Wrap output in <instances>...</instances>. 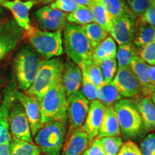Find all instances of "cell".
Instances as JSON below:
<instances>
[{
    "label": "cell",
    "mask_w": 155,
    "mask_h": 155,
    "mask_svg": "<svg viewBox=\"0 0 155 155\" xmlns=\"http://www.w3.org/2000/svg\"><path fill=\"white\" fill-rule=\"evenodd\" d=\"M106 108V106L98 100L93 101L90 103L88 114L82 127L88 135L90 143L98 135L105 114Z\"/></svg>",
    "instance_id": "cell-16"
},
{
    "label": "cell",
    "mask_w": 155,
    "mask_h": 155,
    "mask_svg": "<svg viewBox=\"0 0 155 155\" xmlns=\"http://www.w3.org/2000/svg\"><path fill=\"white\" fill-rule=\"evenodd\" d=\"M37 3L33 0L25 2L22 0H0V5L11 12L14 17L13 19L25 30H28L31 27L29 13Z\"/></svg>",
    "instance_id": "cell-17"
},
{
    "label": "cell",
    "mask_w": 155,
    "mask_h": 155,
    "mask_svg": "<svg viewBox=\"0 0 155 155\" xmlns=\"http://www.w3.org/2000/svg\"><path fill=\"white\" fill-rule=\"evenodd\" d=\"M82 155H105L103 150L101 139L95 138Z\"/></svg>",
    "instance_id": "cell-42"
},
{
    "label": "cell",
    "mask_w": 155,
    "mask_h": 155,
    "mask_svg": "<svg viewBox=\"0 0 155 155\" xmlns=\"http://www.w3.org/2000/svg\"><path fill=\"white\" fill-rule=\"evenodd\" d=\"M120 127L125 138H136L144 129L142 120L133 99L122 98L113 104Z\"/></svg>",
    "instance_id": "cell-6"
},
{
    "label": "cell",
    "mask_w": 155,
    "mask_h": 155,
    "mask_svg": "<svg viewBox=\"0 0 155 155\" xmlns=\"http://www.w3.org/2000/svg\"><path fill=\"white\" fill-rule=\"evenodd\" d=\"M88 7L94 16V22L109 33L111 29L113 18L106 11L101 2H92Z\"/></svg>",
    "instance_id": "cell-27"
},
{
    "label": "cell",
    "mask_w": 155,
    "mask_h": 155,
    "mask_svg": "<svg viewBox=\"0 0 155 155\" xmlns=\"http://www.w3.org/2000/svg\"><path fill=\"white\" fill-rule=\"evenodd\" d=\"M82 93L83 96L86 97V98L89 102H91L93 101L97 100V92H98V88L91 82L87 80L82 78Z\"/></svg>",
    "instance_id": "cell-39"
},
{
    "label": "cell",
    "mask_w": 155,
    "mask_h": 155,
    "mask_svg": "<svg viewBox=\"0 0 155 155\" xmlns=\"http://www.w3.org/2000/svg\"><path fill=\"white\" fill-rule=\"evenodd\" d=\"M66 13L45 6L35 12V17L40 30L55 32L64 30L68 22Z\"/></svg>",
    "instance_id": "cell-12"
},
{
    "label": "cell",
    "mask_w": 155,
    "mask_h": 155,
    "mask_svg": "<svg viewBox=\"0 0 155 155\" xmlns=\"http://www.w3.org/2000/svg\"><path fill=\"white\" fill-rule=\"evenodd\" d=\"M67 21L68 23L83 26L94 22V19L88 7L80 6L76 10L67 15Z\"/></svg>",
    "instance_id": "cell-31"
},
{
    "label": "cell",
    "mask_w": 155,
    "mask_h": 155,
    "mask_svg": "<svg viewBox=\"0 0 155 155\" xmlns=\"http://www.w3.org/2000/svg\"><path fill=\"white\" fill-rule=\"evenodd\" d=\"M121 135L119 122L113 105L106 106L104 119L96 137L101 139L104 137H118Z\"/></svg>",
    "instance_id": "cell-21"
},
{
    "label": "cell",
    "mask_w": 155,
    "mask_h": 155,
    "mask_svg": "<svg viewBox=\"0 0 155 155\" xmlns=\"http://www.w3.org/2000/svg\"><path fill=\"white\" fill-rule=\"evenodd\" d=\"M81 5H78L73 0H55L50 5V7L63 12L71 13L76 10Z\"/></svg>",
    "instance_id": "cell-37"
},
{
    "label": "cell",
    "mask_w": 155,
    "mask_h": 155,
    "mask_svg": "<svg viewBox=\"0 0 155 155\" xmlns=\"http://www.w3.org/2000/svg\"><path fill=\"white\" fill-rule=\"evenodd\" d=\"M117 155H141L140 148L132 141H127L122 144Z\"/></svg>",
    "instance_id": "cell-40"
},
{
    "label": "cell",
    "mask_w": 155,
    "mask_h": 155,
    "mask_svg": "<svg viewBox=\"0 0 155 155\" xmlns=\"http://www.w3.org/2000/svg\"><path fill=\"white\" fill-rule=\"evenodd\" d=\"M149 66L150 65H147L139 56H136L131 62V69L140 82L142 88V96L150 97V95L155 91V88L149 80L147 74Z\"/></svg>",
    "instance_id": "cell-22"
},
{
    "label": "cell",
    "mask_w": 155,
    "mask_h": 155,
    "mask_svg": "<svg viewBox=\"0 0 155 155\" xmlns=\"http://www.w3.org/2000/svg\"><path fill=\"white\" fill-rule=\"evenodd\" d=\"M33 1L36 2H44V3H49V2H52L53 1H55V0H33Z\"/></svg>",
    "instance_id": "cell-47"
},
{
    "label": "cell",
    "mask_w": 155,
    "mask_h": 155,
    "mask_svg": "<svg viewBox=\"0 0 155 155\" xmlns=\"http://www.w3.org/2000/svg\"><path fill=\"white\" fill-rule=\"evenodd\" d=\"M67 124L53 121L45 124L35 136V142L45 155H61L67 132Z\"/></svg>",
    "instance_id": "cell-5"
},
{
    "label": "cell",
    "mask_w": 155,
    "mask_h": 155,
    "mask_svg": "<svg viewBox=\"0 0 155 155\" xmlns=\"http://www.w3.org/2000/svg\"><path fill=\"white\" fill-rule=\"evenodd\" d=\"M141 155H155V133L151 132L143 139L141 143Z\"/></svg>",
    "instance_id": "cell-38"
},
{
    "label": "cell",
    "mask_w": 155,
    "mask_h": 155,
    "mask_svg": "<svg viewBox=\"0 0 155 155\" xmlns=\"http://www.w3.org/2000/svg\"><path fill=\"white\" fill-rule=\"evenodd\" d=\"M63 70L64 62L61 58L41 61L34 82L25 94L35 97L40 101L48 89L61 80Z\"/></svg>",
    "instance_id": "cell-4"
},
{
    "label": "cell",
    "mask_w": 155,
    "mask_h": 155,
    "mask_svg": "<svg viewBox=\"0 0 155 155\" xmlns=\"http://www.w3.org/2000/svg\"><path fill=\"white\" fill-rule=\"evenodd\" d=\"M138 55L149 65H155V40L144 47L137 48Z\"/></svg>",
    "instance_id": "cell-36"
},
{
    "label": "cell",
    "mask_w": 155,
    "mask_h": 155,
    "mask_svg": "<svg viewBox=\"0 0 155 155\" xmlns=\"http://www.w3.org/2000/svg\"><path fill=\"white\" fill-rule=\"evenodd\" d=\"M67 120L68 134L82 127L88 114L90 102L83 96L81 91L68 97Z\"/></svg>",
    "instance_id": "cell-9"
},
{
    "label": "cell",
    "mask_w": 155,
    "mask_h": 155,
    "mask_svg": "<svg viewBox=\"0 0 155 155\" xmlns=\"http://www.w3.org/2000/svg\"><path fill=\"white\" fill-rule=\"evenodd\" d=\"M91 2H100L101 0H88Z\"/></svg>",
    "instance_id": "cell-49"
},
{
    "label": "cell",
    "mask_w": 155,
    "mask_h": 155,
    "mask_svg": "<svg viewBox=\"0 0 155 155\" xmlns=\"http://www.w3.org/2000/svg\"><path fill=\"white\" fill-rule=\"evenodd\" d=\"M23 38L45 60L58 57L63 53L62 31L48 32L31 26L25 30Z\"/></svg>",
    "instance_id": "cell-3"
},
{
    "label": "cell",
    "mask_w": 155,
    "mask_h": 155,
    "mask_svg": "<svg viewBox=\"0 0 155 155\" xmlns=\"http://www.w3.org/2000/svg\"><path fill=\"white\" fill-rule=\"evenodd\" d=\"M79 67L82 72L83 79L93 83L98 88L105 83L99 65L93 59L84 62Z\"/></svg>",
    "instance_id": "cell-23"
},
{
    "label": "cell",
    "mask_w": 155,
    "mask_h": 155,
    "mask_svg": "<svg viewBox=\"0 0 155 155\" xmlns=\"http://www.w3.org/2000/svg\"><path fill=\"white\" fill-rule=\"evenodd\" d=\"M39 103L42 124L57 121L68 124V101L61 80L48 89Z\"/></svg>",
    "instance_id": "cell-1"
},
{
    "label": "cell",
    "mask_w": 155,
    "mask_h": 155,
    "mask_svg": "<svg viewBox=\"0 0 155 155\" xmlns=\"http://www.w3.org/2000/svg\"><path fill=\"white\" fill-rule=\"evenodd\" d=\"M136 108L142 120L144 129L155 130V106L148 96H140L133 99Z\"/></svg>",
    "instance_id": "cell-20"
},
{
    "label": "cell",
    "mask_w": 155,
    "mask_h": 155,
    "mask_svg": "<svg viewBox=\"0 0 155 155\" xmlns=\"http://www.w3.org/2000/svg\"><path fill=\"white\" fill-rule=\"evenodd\" d=\"M15 98L22 104L28 118L32 136L36 135L42 127L40 103L35 97L19 91L17 89L15 92Z\"/></svg>",
    "instance_id": "cell-14"
},
{
    "label": "cell",
    "mask_w": 155,
    "mask_h": 155,
    "mask_svg": "<svg viewBox=\"0 0 155 155\" xmlns=\"http://www.w3.org/2000/svg\"><path fill=\"white\" fill-rule=\"evenodd\" d=\"M100 139L105 155H117L123 144L121 137H104Z\"/></svg>",
    "instance_id": "cell-34"
},
{
    "label": "cell",
    "mask_w": 155,
    "mask_h": 155,
    "mask_svg": "<svg viewBox=\"0 0 155 155\" xmlns=\"http://www.w3.org/2000/svg\"><path fill=\"white\" fill-rule=\"evenodd\" d=\"M116 52L115 40L112 37L108 36L93 50L92 59L98 63L106 58H116Z\"/></svg>",
    "instance_id": "cell-25"
},
{
    "label": "cell",
    "mask_w": 155,
    "mask_h": 155,
    "mask_svg": "<svg viewBox=\"0 0 155 155\" xmlns=\"http://www.w3.org/2000/svg\"><path fill=\"white\" fill-rule=\"evenodd\" d=\"M63 30L64 50L71 61L80 66L84 62L92 59L94 49L82 27L68 23Z\"/></svg>",
    "instance_id": "cell-2"
},
{
    "label": "cell",
    "mask_w": 155,
    "mask_h": 155,
    "mask_svg": "<svg viewBox=\"0 0 155 155\" xmlns=\"http://www.w3.org/2000/svg\"><path fill=\"white\" fill-rule=\"evenodd\" d=\"M100 2L112 18L132 12L125 2L122 0H101Z\"/></svg>",
    "instance_id": "cell-32"
},
{
    "label": "cell",
    "mask_w": 155,
    "mask_h": 155,
    "mask_svg": "<svg viewBox=\"0 0 155 155\" xmlns=\"http://www.w3.org/2000/svg\"><path fill=\"white\" fill-rule=\"evenodd\" d=\"M137 17L133 12L112 19L109 33L119 45L132 43Z\"/></svg>",
    "instance_id": "cell-13"
},
{
    "label": "cell",
    "mask_w": 155,
    "mask_h": 155,
    "mask_svg": "<svg viewBox=\"0 0 155 155\" xmlns=\"http://www.w3.org/2000/svg\"><path fill=\"white\" fill-rule=\"evenodd\" d=\"M61 82L67 98L79 91L82 84V72L80 67L71 61L64 63Z\"/></svg>",
    "instance_id": "cell-18"
},
{
    "label": "cell",
    "mask_w": 155,
    "mask_h": 155,
    "mask_svg": "<svg viewBox=\"0 0 155 155\" xmlns=\"http://www.w3.org/2000/svg\"><path fill=\"white\" fill-rule=\"evenodd\" d=\"M122 1H124V0H122Z\"/></svg>",
    "instance_id": "cell-51"
},
{
    "label": "cell",
    "mask_w": 155,
    "mask_h": 155,
    "mask_svg": "<svg viewBox=\"0 0 155 155\" xmlns=\"http://www.w3.org/2000/svg\"><path fill=\"white\" fill-rule=\"evenodd\" d=\"M5 8H4L2 6L0 5V17L2 16L4 14H5Z\"/></svg>",
    "instance_id": "cell-48"
},
{
    "label": "cell",
    "mask_w": 155,
    "mask_h": 155,
    "mask_svg": "<svg viewBox=\"0 0 155 155\" xmlns=\"http://www.w3.org/2000/svg\"><path fill=\"white\" fill-rule=\"evenodd\" d=\"M136 56H139L138 51L133 43L119 45L116 57L119 68L130 67L131 62Z\"/></svg>",
    "instance_id": "cell-29"
},
{
    "label": "cell",
    "mask_w": 155,
    "mask_h": 155,
    "mask_svg": "<svg viewBox=\"0 0 155 155\" xmlns=\"http://www.w3.org/2000/svg\"><path fill=\"white\" fill-rule=\"evenodd\" d=\"M113 83L122 98L136 99L142 96L140 82L130 67L119 68Z\"/></svg>",
    "instance_id": "cell-11"
},
{
    "label": "cell",
    "mask_w": 155,
    "mask_h": 155,
    "mask_svg": "<svg viewBox=\"0 0 155 155\" xmlns=\"http://www.w3.org/2000/svg\"><path fill=\"white\" fill-rule=\"evenodd\" d=\"M40 58L28 47L22 48L14 59V70L19 88L26 91L34 82L39 66Z\"/></svg>",
    "instance_id": "cell-7"
},
{
    "label": "cell",
    "mask_w": 155,
    "mask_h": 155,
    "mask_svg": "<svg viewBox=\"0 0 155 155\" xmlns=\"http://www.w3.org/2000/svg\"><path fill=\"white\" fill-rule=\"evenodd\" d=\"M40 155H43V154H40Z\"/></svg>",
    "instance_id": "cell-52"
},
{
    "label": "cell",
    "mask_w": 155,
    "mask_h": 155,
    "mask_svg": "<svg viewBox=\"0 0 155 155\" xmlns=\"http://www.w3.org/2000/svg\"><path fill=\"white\" fill-rule=\"evenodd\" d=\"M41 150L36 144L11 137L9 155H40Z\"/></svg>",
    "instance_id": "cell-26"
},
{
    "label": "cell",
    "mask_w": 155,
    "mask_h": 155,
    "mask_svg": "<svg viewBox=\"0 0 155 155\" xmlns=\"http://www.w3.org/2000/svg\"><path fill=\"white\" fill-rule=\"evenodd\" d=\"M17 90V83L12 81L6 87L3 92L2 101L0 105V144L9 142L11 135L9 133V115L15 92Z\"/></svg>",
    "instance_id": "cell-15"
},
{
    "label": "cell",
    "mask_w": 155,
    "mask_h": 155,
    "mask_svg": "<svg viewBox=\"0 0 155 155\" xmlns=\"http://www.w3.org/2000/svg\"><path fill=\"white\" fill-rule=\"evenodd\" d=\"M148 78L151 84L155 88V65H150L148 68Z\"/></svg>",
    "instance_id": "cell-43"
},
{
    "label": "cell",
    "mask_w": 155,
    "mask_h": 155,
    "mask_svg": "<svg viewBox=\"0 0 155 155\" xmlns=\"http://www.w3.org/2000/svg\"><path fill=\"white\" fill-rule=\"evenodd\" d=\"M155 40V27L144 25L136 20L132 43L137 48L144 47Z\"/></svg>",
    "instance_id": "cell-24"
},
{
    "label": "cell",
    "mask_w": 155,
    "mask_h": 155,
    "mask_svg": "<svg viewBox=\"0 0 155 155\" xmlns=\"http://www.w3.org/2000/svg\"><path fill=\"white\" fill-rule=\"evenodd\" d=\"M120 99H122V97L120 96L113 81L108 83H104L102 86L98 88L97 100L106 106L113 105L114 103Z\"/></svg>",
    "instance_id": "cell-28"
},
{
    "label": "cell",
    "mask_w": 155,
    "mask_h": 155,
    "mask_svg": "<svg viewBox=\"0 0 155 155\" xmlns=\"http://www.w3.org/2000/svg\"><path fill=\"white\" fill-rule=\"evenodd\" d=\"M24 32L13 18L0 22V62L22 40Z\"/></svg>",
    "instance_id": "cell-10"
},
{
    "label": "cell",
    "mask_w": 155,
    "mask_h": 155,
    "mask_svg": "<svg viewBox=\"0 0 155 155\" xmlns=\"http://www.w3.org/2000/svg\"><path fill=\"white\" fill-rule=\"evenodd\" d=\"M98 65L105 83L112 82L118 69V64L116 58H106L98 63Z\"/></svg>",
    "instance_id": "cell-33"
},
{
    "label": "cell",
    "mask_w": 155,
    "mask_h": 155,
    "mask_svg": "<svg viewBox=\"0 0 155 155\" xmlns=\"http://www.w3.org/2000/svg\"><path fill=\"white\" fill-rule=\"evenodd\" d=\"M9 126L11 137L33 144L30 124L24 108L15 98L9 111Z\"/></svg>",
    "instance_id": "cell-8"
},
{
    "label": "cell",
    "mask_w": 155,
    "mask_h": 155,
    "mask_svg": "<svg viewBox=\"0 0 155 155\" xmlns=\"http://www.w3.org/2000/svg\"><path fill=\"white\" fill-rule=\"evenodd\" d=\"M2 77L1 73H0V105H1V103L2 101V92H1V87H2Z\"/></svg>",
    "instance_id": "cell-46"
},
{
    "label": "cell",
    "mask_w": 155,
    "mask_h": 155,
    "mask_svg": "<svg viewBox=\"0 0 155 155\" xmlns=\"http://www.w3.org/2000/svg\"><path fill=\"white\" fill-rule=\"evenodd\" d=\"M137 21L141 24L155 27V6H151L140 17L137 18Z\"/></svg>",
    "instance_id": "cell-41"
},
{
    "label": "cell",
    "mask_w": 155,
    "mask_h": 155,
    "mask_svg": "<svg viewBox=\"0 0 155 155\" xmlns=\"http://www.w3.org/2000/svg\"><path fill=\"white\" fill-rule=\"evenodd\" d=\"M0 155H9V142L0 144Z\"/></svg>",
    "instance_id": "cell-44"
},
{
    "label": "cell",
    "mask_w": 155,
    "mask_h": 155,
    "mask_svg": "<svg viewBox=\"0 0 155 155\" xmlns=\"http://www.w3.org/2000/svg\"><path fill=\"white\" fill-rule=\"evenodd\" d=\"M73 1L78 4V5L81 6H86V7H89L92 4V2H89L88 0H73Z\"/></svg>",
    "instance_id": "cell-45"
},
{
    "label": "cell",
    "mask_w": 155,
    "mask_h": 155,
    "mask_svg": "<svg viewBox=\"0 0 155 155\" xmlns=\"http://www.w3.org/2000/svg\"><path fill=\"white\" fill-rule=\"evenodd\" d=\"M153 5L155 6V0H154V4H153Z\"/></svg>",
    "instance_id": "cell-50"
},
{
    "label": "cell",
    "mask_w": 155,
    "mask_h": 155,
    "mask_svg": "<svg viewBox=\"0 0 155 155\" xmlns=\"http://www.w3.org/2000/svg\"><path fill=\"white\" fill-rule=\"evenodd\" d=\"M67 136L61 155H82L90 144L88 135L83 127L79 128Z\"/></svg>",
    "instance_id": "cell-19"
},
{
    "label": "cell",
    "mask_w": 155,
    "mask_h": 155,
    "mask_svg": "<svg viewBox=\"0 0 155 155\" xmlns=\"http://www.w3.org/2000/svg\"><path fill=\"white\" fill-rule=\"evenodd\" d=\"M82 27L85 35L91 45L93 49H94L98 45L108 36V32L102 29L96 23L92 22L90 24L83 25Z\"/></svg>",
    "instance_id": "cell-30"
},
{
    "label": "cell",
    "mask_w": 155,
    "mask_h": 155,
    "mask_svg": "<svg viewBox=\"0 0 155 155\" xmlns=\"http://www.w3.org/2000/svg\"><path fill=\"white\" fill-rule=\"evenodd\" d=\"M154 4V0H127V5L134 15L140 17Z\"/></svg>",
    "instance_id": "cell-35"
}]
</instances>
